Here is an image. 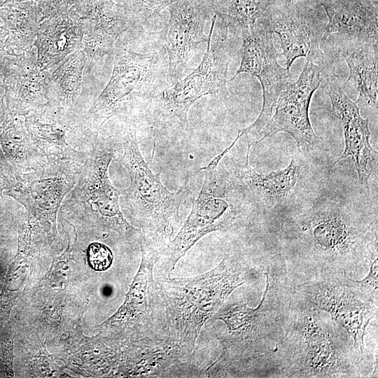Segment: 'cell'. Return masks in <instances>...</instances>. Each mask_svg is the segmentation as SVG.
I'll return each instance as SVG.
<instances>
[{
  "label": "cell",
  "instance_id": "6da1fadb",
  "mask_svg": "<svg viewBox=\"0 0 378 378\" xmlns=\"http://www.w3.org/2000/svg\"><path fill=\"white\" fill-rule=\"evenodd\" d=\"M266 286L256 307L242 302L222 306L209 319L221 321L216 330L219 353L206 368L209 377L223 371H234L239 377L252 375L264 367L272 370L275 355L288 328L293 298L287 263L279 253L266 262Z\"/></svg>",
  "mask_w": 378,
  "mask_h": 378
},
{
  "label": "cell",
  "instance_id": "7a4b0ae2",
  "mask_svg": "<svg viewBox=\"0 0 378 378\" xmlns=\"http://www.w3.org/2000/svg\"><path fill=\"white\" fill-rule=\"evenodd\" d=\"M354 202L321 197L286 226L294 260L309 276L365 269L377 251V219Z\"/></svg>",
  "mask_w": 378,
  "mask_h": 378
},
{
  "label": "cell",
  "instance_id": "3957f363",
  "mask_svg": "<svg viewBox=\"0 0 378 378\" xmlns=\"http://www.w3.org/2000/svg\"><path fill=\"white\" fill-rule=\"evenodd\" d=\"M365 359L354 348L348 332L330 316L293 293L286 335L275 355V375L361 377L365 376Z\"/></svg>",
  "mask_w": 378,
  "mask_h": 378
},
{
  "label": "cell",
  "instance_id": "277c9868",
  "mask_svg": "<svg viewBox=\"0 0 378 378\" xmlns=\"http://www.w3.org/2000/svg\"><path fill=\"white\" fill-rule=\"evenodd\" d=\"M258 208L239 165L230 158H222L215 167L205 170L202 189L193 200L188 219L174 239L160 251L156 263L162 272L170 274L204 235L246 226Z\"/></svg>",
  "mask_w": 378,
  "mask_h": 378
},
{
  "label": "cell",
  "instance_id": "5b68a950",
  "mask_svg": "<svg viewBox=\"0 0 378 378\" xmlns=\"http://www.w3.org/2000/svg\"><path fill=\"white\" fill-rule=\"evenodd\" d=\"M258 270L236 256H227L213 270L188 278L156 281L172 339L186 355L193 354L200 330L239 286L251 281Z\"/></svg>",
  "mask_w": 378,
  "mask_h": 378
},
{
  "label": "cell",
  "instance_id": "8992f818",
  "mask_svg": "<svg viewBox=\"0 0 378 378\" xmlns=\"http://www.w3.org/2000/svg\"><path fill=\"white\" fill-rule=\"evenodd\" d=\"M136 133L133 128L125 130L123 153L115 158L127 169L130 178L127 188L119 189V202L139 223L146 241L162 250L173 234L174 225L179 221L180 207L190 195V190L187 181L175 192L163 186L160 172L153 173L143 158Z\"/></svg>",
  "mask_w": 378,
  "mask_h": 378
},
{
  "label": "cell",
  "instance_id": "52a82bcc",
  "mask_svg": "<svg viewBox=\"0 0 378 378\" xmlns=\"http://www.w3.org/2000/svg\"><path fill=\"white\" fill-rule=\"evenodd\" d=\"M119 53L108 86L88 113V130L95 136L112 116L144 114L153 97L169 87L168 57L156 34L148 51L127 49Z\"/></svg>",
  "mask_w": 378,
  "mask_h": 378
},
{
  "label": "cell",
  "instance_id": "ba28073f",
  "mask_svg": "<svg viewBox=\"0 0 378 378\" xmlns=\"http://www.w3.org/2000/svg\"><path fill=\"white\" fill-rule=\"evenodd\" d=\"M211 19L207 48L200 65L173 86L158 92L144 113V120L155 130L178 127L188 131V113L201 97L217 96L226 90L228 67L232 55L228 48V29Z\"/></svg>",
  "mask_w": 378,
  "mask_h": 378
},
{
  "label": "cell",
  "instance_id": "9c48e42d",
  "mask_svg": "<svg viewBox=\"0 0 378 378\" xmlns=\"http://www.w3.org/2000/svg\"><path fill=\"white\" fill-rule=\"evenodd\" d=\"M115 155L113 139L97 138L76 185L65 196L59 210L64 214L74 215L129 237L141 231L124 218L120 208L119 189L109 180L108 167Z\"/></svg>",
  "mask_w": 378,
  "mask_h": 378
},
{
  "label": "cell",
  "instance_id": "30bf717a",
  "mask_svg": "<svg viewBox=\"0 0 378 378\" xmlns=\"http://www.w3.org/2000/svg\"><path fill=\"white\" fill-rule=\"evenodd\" d=\"M272 31L265 18L241 35L242 43L238 51L241 62L232 80L241 73L255 76L262 89V106L257 119L249 126L239 130L237 134L248 139L247 153L251 146L266 138V132L281 92L290 82V74L280 66L273 43Z\"/></svg>",
  "mask_w": 378,
  "mask_h": 378
},
{
  "label": "cell",
  "instance_id": "8fae6325",
  "mask_svg": "<svg viewBox=\"0 0 378 378\" xmlns=\"http://www.w3.org/2000/svg\"><path fill=\"white\" fill-rule=\"evenodd\" d=\"M326 274L293 286L294 295L310 307L326 312L349 335L356 350L366 358L364 337L370 321L377 317L378 304L364 300L341 279Z\"/></svg>",
  "mask_w": 378,
  "mask_h": 378
},
{
  "label": "cell",
  "instance_id": "7c38bea8",
  "mask_svg": "<svg viewBox=\"0 0 378 378\" xmlns=\"http://www.w3.org/2000/svg\"><path fill=\"white\" fill-rule=\"evenodd\" d=\"M168 9L169 21L156 37L167 55L166 79L172 87L186 74L198 46L209 41L204 27L213 10L207 0H180Z\"/></svg>",
  "mask_w": 378,
  "mask_h": 378
},
{
  "label": "cell",
  "instance_id": "4fadbf2b",
  "mask_svg": "<svg viewBox=\"0 0 378 378\" xmlns=\"http://www.w3.org/2000/svg\"><path fill=\"white\" fill-rule=\"evenodd\" d=\"M324 76L319 66L305 62L298 80L290 82L279 94L266 137L284 132L294 139L298 150L309 154L318 146L320 138L311 125L309 107Z\"/></svg>",
  "mask_w": 378,
  "mask_h": 378
},
{
  "label": "cell",
  "instance_id": "5bb4252c",
  "mask_svg": "<svg viewBox=\"0 0 378 378\" xmlns=\"http://www.w3.org/2000/svg\"><path fill=\"white\" fill-rule=\"evenodd\" d=\"M82 168L48 161L41 167L16 176L4 193L44 222H54L65 196L76 185Z\"/></svg>",
  "mask_w": 378,
  "mask_h": 378
},
{
  "label": "cell",
  "instance_id": "9a60e30c",
  "mask_svg": "<svg viewBox=\"0 0 378 378\" xmlns=\"http://www.w3.org/2000/svg\"><path fill=\"white\" fill-rule=\"evenodd\" d=\"M265 19L279 38L288 71L299 57L316 65L322 63L323 49L329 36L327 22L316 12L292 1L272 10Z\"/></svg>",
  "mask_w": 378,
  "mask_h": 378
},
{
  "label": "cell",
  "instance_id": "2e32d148",
  "mask_svg": "<svg viewBox=\"0 0 378 378\" xmlns=\"http://www.w3.org/2000/svg\"><path fill=\"white\" fill-rule=\"evenodd\" d=\"M308 155L298 150L286 168L267 174L256 172L248 161L239 166L258 207L269 210L288 208L312 190L314 175Z\"/></svg>",
  "mask_w": 378,
  "mask_h": 378
},
{
  "label": "cell",
  "instance_id": "e0dca14e",
  "mask_svg": "<svg viewBox=\"0 0 378 378\" xmlns=\"http://www.w3.org/2000/svg\"><path fill=\"white\" fill-rule=\"evenodd\" d=\"M324 79V91L330 99L333 112L341 122L345 141L342 154L329 172L343 159L351 157L363 192L369 193L368 180L377 165V152L370 143L368 119L362 118L357 103L346 94L339 82L338 76L328 75Z\"/></svg>",
  "mask_w": 378,
  "mask_h": 378
},
{
  "label": "cell",
  "instance_id": "ac0fdd59",
  "mask_svg": "<svg viewBox=\"0 0 378 378\" xmlns=\"http://www.w3.org/2000/svg\"><path fill=\"white\" fill-rule=\"evenodd\" d=\"M26 127L47 160L82 168L90 157L97 136L71 127L63 118L52 113L27 118Z\"/></svg>",
  "mask_w": 378,
  "mask_h": 378
},
{
  "label": "cell",
  "instance_id": "d6986e66",
  "mask_svg": "<svg viewBox=\"0 0 378 378\" xmlns=\"http://www.w3.org/2000/svg\"><path fill=\"white\" fill-rule=\"evenodd\" d=\"M328 22V36L340 33L361 43H377V0H319Z\"/></svg>",
  "mask_w": 378,
  "mask_h": 378
},
{
  "label": "cell",
  "instance_id": "ffe728a7",
  "mask_svg": "<svg viewBox=\"0 0 378 378\" xmlns=\"http://www.w3.org/2000/svg\"><path fill=\"white\" fill-rule=\"evenodd\" d=\"M0 146L17 176L37 169L48 162L25 123L13 113H7L0 125Z\"/></svg>",
  "mask_w": 378,
  "mask_h": 378
},
{
  "label": "cell",
  "instance_id": "44dd1931",
  "mask_svg": "<svg viewBox=\"0 0 378 378\" xmlns=\"http://www.w3.org/2000/svg\"><path fill=\"white\" fill-rule=\"evenodd\" d=\"M377 43H361L354 51L342 54L349 69L346 81H352L358 92V106L377 111L378 105Z\"/></svg>",
  "mask_w": 378,
  "mask_h": 378
},
{
  "label": "cell",
  "instance_id": "7402d4cb",
  "mask_svg": "<svg viewBox=\"0 0 378 378\" xmlns=\"http://www.w3.org/2000/svg\"><path fill=\"white\" fill-rule=\"evenodd\" d=\"M218 22L240 36L251 30L272 0H207Z\"/></svg>",
  "mask_w": 378,
  "mask_h": 378
},
{
  "label": "cell",
  "instance_id": "603a6c76",
  "mask_svg": "<svg viewBox=\"0 0 378 378\" xmlns=\"http://www.w3.org/2000/svg\"><path fill=\"white\" fill-rule=\"evenodd\" d=\"M180 0H121L129 19L140 25L155 20L164 8Z\"/></svg>",
  "mask_w": 378,
  "mask_h": 378
},
{
  "label": "cell",
  "instance_id": "cb8c5ba5",
  "mask_svg": "<svg viewBox=\"0 0 378 378\" xmlns=\"http://www.w3.org/2000/svg\"><path fill=\"white\" fill-rule=\"evenodd\" d=\"M370 267L368 274L362 280H355L349 274L342 273L341 279L353 291L362 299L369 302L378 304V259L377 251L370 258Z\"/></svg>",
  "mask_w": 378,
  "mask_h": 378
},
{
  "label": "cell",
  "instance_id": "d4e9b609",
  "mask_svg": "<svg viewBox=\"0 0 378 378\" xmlns=\"http://www.w3.org/2000/svg\"><path fill=\"white\" fill-rule=\"evenodd\" d=\"M87 256L90 266L97 271L107 270L113 261L111 250L104 244L98 242L88 246Z\"/></svg>",
  "mask_w": 378,
  "mask_h": 378
},
{
  "label": "cell",
  "instance_id": "484cf974",
  "mask_svg": "<svg viewBox=\"0 0 378 378\" xmlns=\"http://www.w3.org/2000/svg\"><path fill=\"white\" fill-rule=\"evenodd\" d=\"M16 172L7 160L0 146V198L16 183Z\"/></svg>",
  "mask_w": 378,
  "mask_h": 378
},
{
  "label": "cell",
  "instance_id": "4316f807",
  "mask_svg": "<svg viewBox=\"0 0 378 378\" xmlns=\"http://www.w3.org/2000/svg\"><path fill=\"white\" fill-rule=\"evenodd\" d=\"M7 113L8 112H6V107L4 104L2 94L0 92V125L6 118Z\"/></svg>",
  "mask_w": 378,
  "mask_h": 378
},
{
  "label": "cell",
  "instance_id": "83f0119b",
  "mask_svg": "<svg viewBox=\"0 0 378 378\" xmlns=\"http://www.w3.org/2000/svg\"><path fill=\"white\" fill-rule=\"evenodd\" d=\"M4 36V31L0 29V50L2 48Z\"/></svg>",
  "mask_w": 378,
  "mask_h": 378
},
{
  "label": "cell",
  "instance_id": "f1b7e54d",
  "mask_svg": "<svg viewBox=\"0 0 378 378\" xmlns=\"http://www.w3.org/2000/svg\"><path fill=\"white\" fill-rule=\"evenodd\" d=\"M272 1H274V0H272ZM283 1H284L286 4H288V3H290V2H292V1H295V0H283Z\"/></svg>",
  "mask_w": 378,
  "mask_h": 378
}]
</instances>
